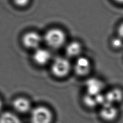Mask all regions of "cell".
Instances as JSON below:
<instances>
[{
	"mask_svg": "<svg viewBox=\"0 0 123 123\" xmlns=\"http://www.w3.org/2000/svg\"><path fill=\"white\" fill-rule=\"evenodd\" d=\"M13 106L15 111L21 113H26L32 110L30 101L24 97H18L15 99L13 102Z\"/></svg>",
	"mask_w": 123,
	"mask_h": 123,
	"instance_id": "9c48e42d",
	"label": "cell"
},
{
	"mask_svg": "<svg viewBox=\"0 0 123 123\" xmlns=\"http://www.w3.org/2000/svg\"><path fill=\"white\" fill-rule=\"evenodd\" d=\"M111 44L115 49H119L123 45V39L119 37L113 38L111 41Z\"/></svg>",
	"mask_w": 123,
	"mask_h": 123,
	"instance_id": "9a60e30c",
	"label": "cell"
},
{
	"mask_svg": "<svg viewBox=\"0 0 123 123\" xmlns=\"http://www.w3.org/2000/svg\"><path fill=\"white\" fill-rule=\"evenodd\" d=\"M67 36L64 30L60 28L54 27L46 31L43 36V41L48 47L56 49L65 44Z\"/></svg>",
	"mask_w": 123,
	"mask_h": 123,
	"instance_id": "6da1fadb",
	"label": "cell"
},
{
	"mask_svg": "<svg viewBox=\"0 0 123 123\" xmlns=\"http://www.w3.org/2000/svg\"><path fill=\"white\" fill-rule=\"evenodd\" d=\"M43 41V36L36 31H30L26 32L22 38V42L26 48L36 49L39 48Z\"/></svg>",
	"mask_w": 123,
	"mask_h": 123,
	"instance_id": "277c9868",
	"label": "cell"
},
{
	"mask_svg": "<svg viewBox=\"0 0 123 123\" xmlns=\"http://www.w3.org/2000/svg\"><path fill=\"white\" fill-rule=\"evenodd\" d=\"M74 70L78 76L85 77L91 72L92 64L89 58L80 56L76 58L74 64Z\"/></svg>",
	"mask_w": 123,
	"mask_h": 123,
	"instance_id": "5b68a950",
	"label": "cell"
},
{
	"mask_svg": "<svg viewBox=\"0 0 123 123\" xmlns=\"http://www.w3.org/2000/svg\"><path fill=\"white\" fill-rule=\"evenodd\" d=\"M72 69V64L68 59L58 57L54 59L51 65V72L59 78H63L68 75Z\"/></svg>",
	"mask_w": 123,
	"mask_h": 123,
	"instance_id": "7a4b0ae2",
	"label": "cell"
},
{
	"mask_svg": "<svg viewBox=\"0 0 123 123\" xmlns=\"http://www.w3.org/2000/svg\"><path fill=\"white\" fill-rule=\"evenodd\" d=\"M117 34L118 37L123 39V21L118 25L117 28Z\"/></svg>",
	"mask_w": 123,
	"mask_h": 123,
	"instance_id": "2e32d148",
	"label": "cell"
},
{
	"mask_svg": "<svg viewBox=\"0 0 123 123\" xmlns=\"http://www.w3.org/2000/svg\"><path fill=\"white\" fill-rule=\"evenodd\" d=\"M31 0H12L13 3L15 6L19 8L27 7L30 3Z\"/></svg>",
	"mask_w": 123,
	"mask_h": 123,
	"instance_id": "5bb4252c",
	"label": "cell"
},
{
	"mask_svg": "<svg viewBox=\"0 0 123 123\" xmlns=\"http://www.w3.org/2000/svg\"><path fill=\"white\" fill-rule=\"evenodd\" d=\"M2 106H3V104H2V100H1V99H0V111L1 110V109L2 108Z\"/></svg>",
	"mask_w": 123,
	"mask_h": 123,
	"instance_id": "ac0fdd59",
	"label": "cell"
},
{
	"mask_svg": "<svg viewBox=\"0 0 123 123\" xmlns=\"http://www.w3.org/2000/svg\"><path fill=\"white\" fill-rule=\"evenodd\" d=\"M83 103L89 107H94L98 105L96 96H92L87 93L83 97Z\"/></svg>",
	"mask_w": 123,
	"mask_h": 123,
	"instance_id": "4fadbf2b",
	"label": "cell"
},
{
	"mask_svg": "<svg viewBox=\"0 0 123 123\" xmlns=\"http://www.w3.org/2000/svg\"><path fill=\"white\" fill-rule=\"evenodd\" d=\"M116 3L123 5V0H113Z\"/></svg>",
	"mask_w": 123,
	"mask_h": 123,
	"instance_id": "e0dca14e",
	"label": "cell"
},
{
	"mask_svg": "<svg viewBox=\"0 0 123 123\" xmlns=\"http://www.w3.org/2000/svg\"><path fill=\"white\" fill-rule=\"evenodd\" d=\"M106 103L115 105L120 103L123 99V92L118 88H115L109 91L105 94Z\"/></svg>",
	"mask_w": 123,
	"mask_h": 123,
	"instance_id": "8fae6325",
	"label": "cell"
},
{
	"mask_svg": "<svg viewBox=\"0 0 123 123\" xmlns=\"http://www.w3.org/2000/svg\"><path fill=\"white\" fill-rule=\"evenodd\" d=\"M85 88L86 93L92 96H96L102 93L104 89V84L97 78H89L85 83Z\"/></svg>",
	"mask_w": 123,
	"mask_h": 123,
	"instance_id": "52a82bcc",
	"label": "cell"
},
{
	"mask_svg": "<svg viewBox=\"0 0 123 123\" xmlns=\"http://www.w3.org/2000/svg\"><path fill=\"white\" fill-rule=\"evenodd\" d=\"M99 115L103 120L106 122H112L117 118L118 110L114 104L105 103L102 105Z\"/></svg>",
	"mask_w": 123,
	"mask_h": 123,
	"instance_id": "8992f818",
	"label": "cell"
},
{
	"mask_svg": "<svg viewBox=\"0 0 123 123\" xmlns=\"http://www.w3.org/2000/svg\"><path fill=\"white\" fill-rule=\"evenodd\" d=\"M53 120V115L48 107L39 106L31 110V123H52Z\"/></svg>",
	"mask_w": 123,
	"mask_h": 123,
	"instance_id": "3957f363",
	"label": "cell"
},
{
	"mask_svg": "<svg viewBox=\"0 0 123 123\" xmlns=\"http://www.w3.org/2000/svg\"><path fill=\"white\" fill-rule=\"evenodd\" d=\"M52 58V55L49 51L46 49L39 48L35 50L33 59L36 64L43 66L49 62Z\"/></svg>",
	"mask_w": 123,
	"mask_h": 123,
	"instance_id": "ba28073f",
	"label": "cell"
},
{
	"mask_svg": "<svg viewBox=\"0 0 123 123\" xmlns=\"http://www.w3.org/2000/svg\"><path fill=\"white\" fill-rule=\"evenodd\" d=\"M0 123H22V122L17 115L7 111L1 114Z\"/></svg>",
	"mask_w": 123,
	"mask_h": 123,
	"instance_id": "7c38bea8",
	"label": "cell"
},
{
	"mask_svg": "<svg viewBox=\"0 0 123 123\" xmlns=\"http://www.w3.org/2000/svg\"><path fill=\"white\" fill-rule=\"evenodd\" d=\"M82 51V44L79 42L75 41L68 43L65 49L66 55L71 58H78L80 56Z\"/></svg>",
	"mask_w": 123,
	"mask_h": 123,
	"instance_id": "30bf717a",
	"label": "cell"
}]
</instances>
